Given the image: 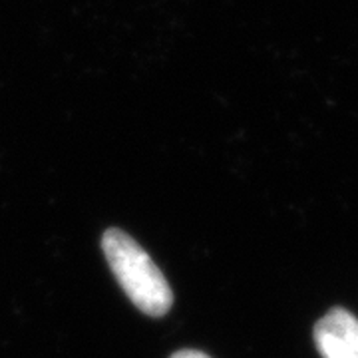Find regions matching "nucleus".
Masks as SVG:
<instances>
[{"label":"nucleus","mask_w":358,"mask_h":358,"mask_svg":"<svg viewBox=\"0 0 358 358\" xmlns=\"http://www.w3.org/2000/svg\"><path fill=\"white\" fill-rule=\"evenodd\" d=\"M171 358H209L205 352H199V350H179Z\"/></svg>","instance_id":"3"},{"label":"nucleus","mask_w":358,"mask_h":358,"mask_svg":"<svg viewBox=\"0 0 358 358\" xmlns=\"http://www.w3.org/2000/svg\"><path fill=\"white\" fill-rule=\"evenodd\" d=\"M315 345L322 358H358V319L336 307L315 324Z\"/></svg>","instance_id":"2"},{"label":"nucleus","mask_w":358,"mask_h":358,"mask_svg":"<svg viewBox=\"0 0 358 358\" xmlns=\"http://www.w3.org/2000/svg\"><path fill=\"white\" fill-rule=\"evenodd\" d=\"M103 255L115 281L129 301L150 317H164L173 305L171 287L152 257L122 229H108L102 237Z\"/></svg>","instance_id":"1"}]
</instances>
